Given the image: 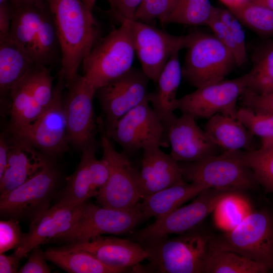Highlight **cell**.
I'll use <instances>...</instances> for the list:
<instances>
[{
	"mask_svg": "<svg viewBox=\"0 0 273 273\" xmlns=\"http://www.w3.org/2000/svg\"><path fill=\"white\" fill-rule=\"evenodd\" d=\"M56 27L66 86L78 75L84 58L102 37L99 23L81 0H46Z\"/></svg>",
	"mask_w": 273,
	"mask_h": 273,
	"instance_id": "1",
	"label": "cell"
},
{
	"mask_svg": "<svg viewBox=\"0 0 273 273\" xmlns=\"http://www.w3.org/2000/svg\"><path fill=\"white\" fill-rule=\"evenodd\" d=\"M199 225L174 238L140 243L149 261L144 272L204 273L212 234Z\"/></svg>",
	"mask_w": 273,
	"mask_h": 273,
	"instance_id": "2",
	"label": "cell"
},
{
	"mask_svg": "<svg viewBox=\"0 0 273 273\" xmlns=\"http://www.w3.org/2000/svg\"><path fill=\"white\" fill-rule=\"evenodd\" d=\"M135 53L130 21L125 20L96 43L82 63V75L97 90L129 71Z\"/></svg>",
	"mask_w": 273,
	"mask_h": 273,
	"instance_id": "3",
	"label": "cell"
},
{
	"mask_svg": "<svg viewBox=\"0 0 273 273\" xmlns=\"http://www.w3.org/2000/svg\"><path fill=\"white\" fill-rule=\"evenodd\" d=\"M210 247L237 253L273 269V210L251 211L233 230L212 234Z\"/></svg>",
	"mask_w": 273,
	"mask_h": 273,
	"instance_id": "4",
	"label": "cell"
},
{
	"mask_svg": "<svg viewBox=\"0 0 273 273\" xmlns=\"http://www.w3.org/2000/svg\"><path fill=\"white\" fill-rule=\"evenodd\" d=\"M244 151H225L198 161L178 163L185 181L243 193L259 186L244 160Z\"/></svg>",
	"mask_w": 273,
	"mask_h": 273,
	"instance_id": "5",
	"label": "cell"
},
{
	"mask_svg": "<svg viewBox=\"0 0 273 273\" xmlns=\"http://www.w3.org/2000/svg\"><path fill=\"white\" fill-rule=\"evenodd\" d=\"M103 154L101 159L109 169L108 181L96 197L100 206L119 209L136 207L141 199L139 172L132 166L127 155L115 149L106 134L102 119H98Z\"/></svg>",
	"mask_w": 273,
	"mask_h": 273,
	"instance_id": "6",
	"label": "cell"
},
{
	"mask_svg": "<svg viewBox=\"0 0 273 273\" xmlns=\"http://www.w3.org/2000/svg\"><path fill=\"white\" fill-rule=\"evenodd\" d=\"M187 49L183 78L196 88L224 80L237 66L233 54L214 35L193 33Z\"/></svg>",
	"mask_w": 273,
	"mask_h": 273,
	"instance_id": "7",
	"label": "cell"
},
{
	"mask_svg": "<svg viewBox=\"0 0 273 273\" xmlns=\"http://www.w3.org/2000/svg\"><path fill=\"white\" fill-rule=\"evenodd\" d=\"M64 87L65 81L60 71L49 107L35 120L12 134L50 157L65 153L70 145L63 102Z\"/></svg>",
	"mask_w": 273,
	"mask_h": 273,
	"instance_id": "8",
	"label": "cell"
},
{
	"mask_svg": "<svg viewBox=\"0 0 273 273\" xmlns=\"http://www.w3.org/2000/svg\"><path fill=\"white\" fill-rule=\"evenodd\" d=\"M233 192L207 188L190 204L156 218L151 224L133 233L129 239L141 244L186 233L199 225L224 197Z\"/></svg>",
	"mask_w": 273,
	"mask_h": 273,
	"instance_id": "9",
	"label": "cell"
},
{
	"mask_svg": "<svg viewBox=\"0 0 273 273\" xmlns=\"http://www.w3.org/2000/svg\"><path fill=\"white\" fill-rule=\"evenodd\" d=\"M60 172L51 161L39 172L5 195L0 196V212L12 218L31 220L50 207L57 195Z\"/></svg>",
	"mask_w": 273,
	"mask_h": 273,
	"instance_id": "10",
	"label": "cell"
},
{
	"mask_svg": "<svg viewBox=\"0 0 273 273\" xmlns=\"http://www.w3.org/2000/svg\"><path fill=\"white\" fill-rule=\"evenodd\" d=\"M104 128L107 135L127 152L143 150L154 145L169 146L163 125L148 100Z\"/></svg>",
	"mask_w": 273,
	"mask_h": 273,
	"instance_id": "11",
	"label": "cell"
},
{
	"mask_svg": "<svg viewBox=\"0 0 273 273\" xmlns=\"http://www.w3.org/2000/svg\"><path fill=\"white\" fill-rule=\"evenodd\" d=\"M143 220L136 207L130 209H119L97 206L87 202L72 227L54 240L67 244L87 241L105 234H125L131 231Z\"/></svg>",
	"mask_w": 273,
	"mask_h": 273,
	"instance_id": "12",
	"label": "cell"
},
{
	"mask_svg": "<svg viewBox=\"0 0 273 273\" xmlns=\"http://www.w3.org/2000/svg\"><path fill=\"white\" fill-rule=\"evenodd\" d=\"M130 21L141 69L150 80L156 83L171 57L190 45L193 33L174 35L149 23L136 20Z\"/></svg>",
	"mask_w": 273,
	"mask_h": 273,
	"instance_id": "13",
	"label": "cell"
},
{
	"mask_svg": "<svg viewBox=\"0 0 273 273\" xmlns=\"http://www.w3.org/2000/svg\"><path fill=\"white\" fill-rule=\"evenodd\" d=\"M248 85L247 73L205 85L178 98L176 109L195 119H208L218 113L237 115V101Z\"/></svg>",
	"mask_w": 273,
	"mask_h": 273,
	"instance_id": "14",
	"label": "cell"
},
{
	"mask_svg": "<svg viewBox=\"0 0 273 273\" xmlns=\"http://www.w3.org/2000/svg\"><path fill=\"white\" fill-rule=\"evenodd\" d=\"M66 87L68 90L63 102L70 144L81 151L97 145L99 124L93 105L96 89L79 74Z\"/></svg>",
	"mask_w": 273,
	"mask_h": 273,
	"instance_id": "15",
	"label": "cell"
},
{
	"mask_svg": "<svg viewBox=\"0 0 273 273\" xmlns=\"http://www.w3.org/2000/svg\"><path fill=\"white\" fill-rule=\"evenodd\" d=\"M150 79L142 69L132 67L121 76L98 88L96 95L105 121V127L113 124L128 112L148 100Z\"/></svg>",
	"mask_w": 273,
	"mask_h": 273,
	"instance_id": "16",
	"label": "cell"
},
{
	"mask_svg": "<svg viewBox=\"0 0 273 273\" xmlns=\"http://www.w3.org/2000/svg\"><path fill=\"white\" fill-rule=\"evenodd\" d=\"M86 203L69 205L58 202L39 213L31 220L28 232L14 253L21 259L35 247L54 240L69 231L79 217Z\"/></svg>",
	"mask_w": 273,
	"mask_h": 273,
	"instance_id": "17",
	"label": "cell"
},
{
	"mask_svg": "<svg viewBox=\"0 0 273 273\" xmlns=\"http://www.w3.org/2000/svg\"><path fill=\"white\" fill-rule=\"evenodd\" d=\"M170 154L178 162L198 161L223 152L196 119L185 114L177 117L168 130Z\"/></svg>",
	"mask_w": 273,
	"mask_h": 273,
	"instance_id": "18",
	"label": "cell"
},
{
	"mask_svg": "<svg viewBox=\"0 0 273 273\" xmlns=\"http://www.w3.org/2000/svg\"><path fill=\"white\" fill-rule=\"evenodd\" d=\"M65 246L85 251L105 264L126 271L148 258L147 251L140 243L113 236L100 235Z\"/></svg>",
	"mask_w": 273,
	"mask_h": 273,
	"instance_id": "19",
	"label": "cell"
},
{
	"mask_svg": "<svg viewBox=\"0 0 273 273\" xmlns=\"http://www.w3.org/2000/svg\"><path fill=\"white\" fill-rule=\"evenodd\" d=\"M142 168L139 172L141 199L169 187L185 181L179 163L164 152L158 145L143 150Z\"/></svg>",
	"mask_w": 273,
	"mask_h": 273,
	"instance_id": "20",
	"label": "cell"
},
{
	"mask_svg": "<svg viewBox=\"0 0 273 273\" xmlns=\"http://www.w3.org/2000/svg\"><path fill=\"white\" fill-rule=\"evenodd\" d=\"M6 168L0 178V196L22 185L50 161L46 155L26 141L12 136Z\"/></svg>",
	"mask_w": 273,
	"mask_h": 273,
	"instance_id": "21",
	"label": "cell"
},
{
	"mask_svg": "<svg viewBox=\"0 0 273 273\" xmlns=\"http://www.w3.org/2000/svg\"><path fill=\"white\" fill-rule=\"evenodd\" d=\"M182 78L179 52H176L160 73L155 89L148 96V101L161 121L167 136L170 126L177 117L174 111L176 110V95Z\"/></svg>",
	"mask_w": 273,
	"mask_h": 273,
	"instance_id": "22",
	"label": "cell"
},
{
	"mask_svg": "<svg viewBox=\"0 0 273 273\" xmlns=\"http://www.w3.org/2000/svg\"><path fill=\"white\" fill-rule=\"evenodd\" d=\"M204 129L223 151H248L256 148L254 136L237 115L217 114L208 119Z\"/></svg>",
	"mask_w": 273,
	"mask_h": 273,
	"instance_id": "23",
	"label": "cell"
},
{
	"mask_svg": "<svg viewBox=\"0 0 273 273\" xmlns=\"http://www.w3.org/2000/svg\"><path fill=\"white\" fill-rule=\"evenodd\" d=\"M207 188L201 184L185 181L147 196L136 207L144 219L151 217L158 218L180 207Z\"/></svg>",
	"mask_w": 273,
	"mask_h": 273,
	"instance_id": "24",
	"label": "cell"
},
{
	"mask_svg": "<svg viewBox=\"0 0 273 273\" xmlns=\"http://www.w3.org/2000/svg\"><path fill=\"white\" fill-rule=\"evenodd\" d=\"M13 15L10 37L30 58V53L48 5L46 0L12 4ZM31 59V58H30Z\"/></svg>",
	"mask_w": 273,
	"mask_h": 273,
	"instance_id": "25",
	"label": "cell"
},
{
	"mask_svg": "<svg viewBox=\"0 0 273 273\" xmlns=\"http://www.w3.org/2000/svg\"><path fill=\"white\" fill-rule=\"evenodd\" d=\"M35 65L10 35L0 39V92L3 101Z\"/></svg>",
	"mask_w": 273,
	"mask_h": 273,
	"instance_id": "26",
	"label": "cell"
},
{
	"mask_svg": "<svg viewBox=\"0 0 273 273\" xmlns=\"http://www.w3.org/2000/svg\"><path fill=\"white\" fill-rule=\"evenodd\" d=\"M47 259L70 273H121L125 270L107 265L90 253L63 246L45 251Z\"/></svg>",
	"mask_w": 273,
	"mask_h": 273,
	"instance_id": "27",
	"label": "cell"
},
{
	"mask_svg": "<svg viewBox=\"0 0 273 273\" xmlns=\"http://www.w3.org/2000/svg\"><path fill=\"white\" fill-rule=\"evenodd\" d=\"M9 97L10 130L12 134L33 121L43 112L31 92L28 74L12 88Z\"/></svg>",
	"mask_w": 273,
	"mask_h": 273,
	"instance_id": "28",
	"label": "cell"
},
{
	"mask_svg": "<svg viewBox=\"0 0 273 273\" xmlns=\"http://www.w3.org/2000/svg\"><path fill=\"white\" fill-rule=\"evenodd\" d=\"M251 60L247 89L257 94L273 93V40H265L257 45Z\"/></svg>",
	"mask_w": 273,
	"mask_h": 273,
	"instance_id": "29",
	"label": "cell"
},
{
	"mask_svg": "<svg viewBox=\"0 0 273 273\" xmlns=\"http://www.w3.org/2000/svg\"><path fill=\"white\" fill-rule=\"evenodd\" d=\"M80 161L75 171L68 177L66 185L59 194L58 202L80 205L96 197L88 167V147L82 151Z\"/></svg>",
	"mask_w": 273,
	"mask_h": 273,
	"instance_id": "30",
	"label": "cell"
},
{
	"mask_svg": "<svg viewBox=\"0 0 273 273\" xmlns=\"http://www.w3.org/2000/svg\"><path fill=\"white\" fill-rule=\"evenodd\" d=\"M264 264L237 253L209 248L204 273H265Z\"/></svg>",
	"mask_w": 273,
	"mask_h": 273,
	"instance_id": "31",
	"label": "cell"
},
{
	"mask_svg": "<svg viewBox=\"0 0 273 273\" xmlns=\"http://www.w3.org/2000/svg\"><path fill=\"white\" fill-rule=\"evenodd\" d=\"M59 49L56 27L48 8L42 17L30 57L35 65L47 66L54 61Z\"/></svg>",
	"mask_w": 273,
	"mask_h": 273,
	"instance_id": "32",
	"label": "cell"
},
{
	"mask_svg": "<svg viewBox=\"0 0 273 273\" xmlns=\"http://www.w3.org/2000/svg\"><path fill=\"white\" fill-rule=\"evenodd\" d=\"M213 8L210 0H178L162 24L206 25Z\"/></svg>",
	"mask_w": 273,
	"mask_h": 273,
	"instance_id": "33",
	"label": "cell"
},
{
	"mask_svg": "<svg viewBox=\"0 0 273 273\" xmlns=\"http://www.w3.org/2000/svg\"><path fill=\"white\" fill-rule=\"evenodd\" d=\"M242 193L235 192L226 196L213 211L216 225L225 232L236 227L252 211Z\"/></svg>",
	"mask_w": 273,
	"mask_h": 273,
	"instance_id": "34",
	"label": "cell"
},
{
	"mask_svg": "<svg viewBox=\"0 0 273 273\" xmlns=\"http://www.w3.org/2000/svg\"><path fill=\"white\" fill-rule=\"evenodd\" d=\"M231 11L242 24L259 35L266 38L273 36V10L248 0Z\"/></svg>",
	"mask_w": 273,
	"mask_h": 273,
	"instance_id": "35",
	"label": "cell"
},
{
	"mask_svg": "<svg viewBox=\"0 0 273 273\" xmlns=\"http://www.w3.org/2000/svg\"><path fill=\"white\" fill-rule=\"evenodd\" d=\"M244 160L266 193L273 192V145L245 151Z\"/></svg>",
	"mask_w": 273,
	"mask_h": 273,
	"instance_id": "36",
	"label": "cell"
},
{
	"mask_svg": "<svg viewBox=\"0 0 273 273\" xmlns=\"http://www.w3.org/2000/svg\"><path fill=\"white\" fill-rule=\"evenodd\" d=\"M53 79L47 66L35 65L28 74L31 92L37 104L43 111L53 100Z\"/></svg>",
	"mask_w": 273,
	"mask_h": 273,
	"instance_id": "37",
	"label": "cell"
},
{
	"mask_svg": "<svg viewBox=\"0 0 273 273\" xmlns=\"http://www.w3.org/2000/svg\"><path fill=\"white\" fill-rule=\"evenodd\" d=\"M237 117L254 136L273 138V114L242 106L238 109Z\"/></svg>",
	"mask_w": 273,
	"mask_h": 273,
	"instance_id": "38",
	"label": "cell"
},
{
	"mask_svg": "<svg viewBox=\"0 0 273 273\" xmlns=\"http://www.w3.org/2000/svg\"><path fill=\"white\" fill-rule=\"evenodd\" d=\"M178 0H143L135 14V20L149 23L158 20L162 24Z\"/></svg>",
	"mask_w": 273,
	"mask_h": 273,
	"instance_id": "39",
	"label": "cell"
},
{
	"mask_svg": "<svg viewBox=\"0 0 273 273\" xmlns=\"http://www.w3.org/2000/svg\"><path fill=\"white\" fill-rule=\"evenodd\" d=\"M206 25L212 30L213 35L231 52L237 66H241L247 62V55L241 51L227 27L217 15L215 7Z\"/></svg>",
	"mask_w": 273,
	"mask_h": 273,
	"instance_id": "40",
	"label": "cell"
},
{
	"mask_svg": "<svg viewBox=\"0 0 273 273\" xmlns=\"http://www.w3.org/2000/svg\"><path fill=\"white\" fill-rule=\"evenodd\" d=\"M96 147L97 145L90 146L88 147V149L89 170L93 188L97 195L108 181L109 169L102 159H97L96 155Z\"/></svg>",
	"mask_w": 273,
	"mask_h": 273,
	"instance_id": "41",
	"label": "cell"
},
{
	"mask_svg": "<svg viewBox=\"0 0 273 273\" xmlns=\"http://www.w3.org/2000/svg\"><path fill=\"white\" fill-rule=\"evenodd\" d=\"M24 235L18 223L13 219L0 221V253L17 248Z\"/></svg>",
	"mask_w": 273,
	"mask_h": 273,
	"instance_id": "42",
	"label": "cell"
},
{
	"mask_svg": "<svg viewBox=\"0 0 273 273\" xmlns=\"http://www.w3.org/2000/svg\"><path fill=\"white\" fill-rule=\"evenodd\" d=\"M215 10L217 15L227 27L241 51L247 55L245 35L242 28V23L228 9L215 7Z\"/></svg>",
	"mask_w": 273,
	"mask_h": 273,
	"instance_id": "43",
	"label": "cell"
},
{
	"mask_svg": "<svg viewBox=\"0 0 273 273\" xmlns=\"http://www.w3.org/2000/svg\"><path fill=\"white\" fill-rule=\"evenodd\" d=\"M107 1L110 6L111 13L121 23L125 20H135L136 12L143 0Z\"/></svg>",
	"mask_w": 273,
	"mask_h": 273,
	"instance_id": "44",
	"label": "cell"
},
{
	"mask_svg": "<svg viewBox=\"0 0 273 273\" xmlns=\"http://www.w3.org/2000/svg\"><path fill=\"white\" fill-rule=\"evenodd\" d=\"M239 99L242 106L273 114V93L257 94L247 89Z\"/></svg>",
	"mask_w": 273,
	"mask_h": 273,
	"instance_id": "45",
	"label": "cell"
},
{
	"mask_svg": "<svg viewBox=\"0 0 273 273\" xmlns=\"http://www.w3.org/2000/svg\"><path fill=\"white\" fill-rule=\"evenodd\" d=\"M45 252L40 246L35 247L26 262L19 269L20 273H49L51 272L50 266L47 264Z\"/></svg>",
	"mask_w": 273,
	"mask_h": 273,
	"instance_id": "46",
	"label": "cell"
},
{
	"mask_svg": "<svg viewBox=\"0 0 273 273\" xmlns=\"http://www.w3.org/2000/svg\"><path fill=\"white\" fill-rule=\"evenodd\" d=\"M12 15L13 9L10 3L0 4V39L10 35Z\"/></svg>",
	"mask_w": 273,
	"mask_h": 273,
	"instance_id": "47",
	"label": "cell"
},
{
	"mask_svg": "<svg viewBox=\"0 0 273 273\" xmlns=\"http://www.w3.org/2000/svg\"><path fill=\"white\" fill-rule=\"evenodd\" d=\"M20 259L15 253L9 255L0 253V272H18Z\"/></svg>",
	"mask_w": 273,
	"mask_h": 273,
	"instance_id": "48",
	"label": "cell"
},
{
	"mask_svg": "<svg viewBox=\"0 0 273 273\" xmlns=\"http://www.w3.org/2000/svg\"><path fill=\"white\" fill-rule=\"evenodd\" d=\"M10 145L5 135L2 134L0 137V178L3 176L7 166Z\"/></svg>",
	"mask_w": 273,
	"mask_h": 273,
	"instance_id": "49",
	"label": "cell"
},
{
	"mask_svg": "<svg viewBox=\"0 0 273 273\" xmlns=\"http://www.w3.org/2000/svg\"><path fill=\"white\" fill-rule=\"evenodd\" d=\"M227 9L233 10L244 4L248 0H219Z\"/></svg>",
	"mask_w": 273,
	"mask_h": 273,
	"instance_id": "50",
	"label": "cell"
},
{
	"mask_svg": "<svg viewBox=\"0 0 273 273\" xmlns=\"http://www.w3.org/2000/svg\"><path fill=\"white\" fill-rule=\"evenodd\" d=\"M256 4L265 7L273 10V0H249Z\"/></svg>",
	"mask_w": 273,
	"mask_h": 273,
	"instance_id": "51",
	"label": "cell"
},
{
	"mask_svg": "<svg viewBox=\"0 0 273 273\" xmlns=\"http://www.w3.org/2000/svg\"><path fill=\"white\" fill-rule=\"evenodd\" d=\"M40 0H0V4L9 2L12 4L33 3Z\"/></svg>",
	"mask_w": 273,
	"mask_h": 273,
	"instance_id": "52",
	"label": "cell"
},
{
	"mask_svg": "<svg viewBox=\"0 0 273 273\" xmlns=\"http://www.w3.org/2000/svg\"><path fill=\"white\" fill-rule=\"evenodd\" d=\"M87 8L92 11L97 0H81Z\"/></svg>",
	"mask_w": 273,
	"mask_h": 273,
	"instance_id": "53",
	"label": "cell"
},
{
	"mask_svg": "<svg viewBox=\"0 0 273 273\" xmlns=\"http://www.w3.org/2000/svg\"><path fill=\"white\" fill-rule=\"evenodd\" d=\"M261 145H273V138L261 139Z\"/></svg>",
	"mask_w": 273,
	"mask_h": 273,
	"instance_id": "54",
	"label": "cell"
}]
</instances>
